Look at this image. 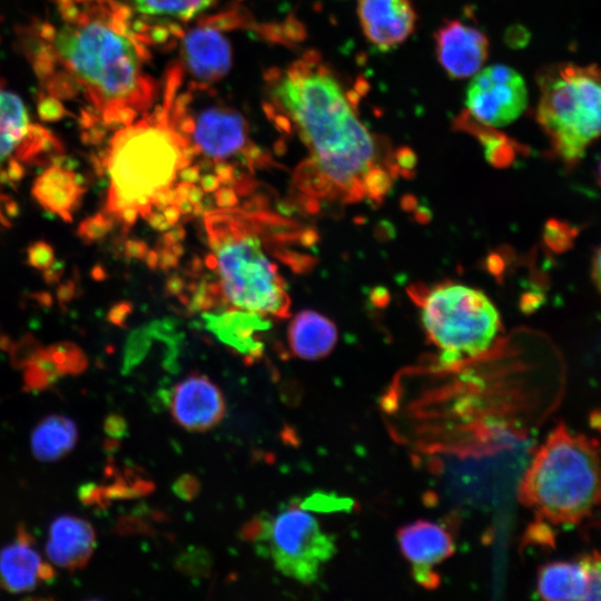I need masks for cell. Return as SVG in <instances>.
Wrapping results in <instances>:
<instances>
[{
    "mask_svg": "<svg viewBox=\"0 0 601 601\" xmlns=\"http://www.w3.org/2000/svg\"><path fill=\"white\" fill-rule=\"evenodd\" d=\"M200 180H201L200 184H201L203 189L207 191H215L217 190L219 186V180L217 179L216 176H213V175H207L203 177Z\"/></svg>",
    "mask_w": 601,
    "mask_h": 601,
    "instance_id": "83f0119b",
    "label": "cell"
},
{
    "mask_svg": "<svg viewBox=\"0 0 601 601\" xmlns=\"http://www.w3.org/2000/svg\"><path fill=\"white\" fill-rule=\"evenodd\" d=\"M24 365V384L30 390L49 386L62 374H75L83 370L85 357L72 345H56L35 354Z\"/></svg>",
    "mask_w": 601,
    "mask_h": 601,
    "instance_id": "cb8c5ba5",
    "label": "cell"
},
{
    "mask_svg": "<svg viewBox=\"0 0 601 601\" xmlns=\"http://www.w3.org/2000/svg\"><path fill=\"white\" fill-rule=\"evenodd\" d=\"M111 131L99 164L108 183L104 227L112 219L126 226L178 206L174 187L194 154L171 114V85L166 79L158 106Z\"/></svg>",
    "mask_w": 601,
    "mask_h": 601,
    "instance_id": "277c9868",
    "label": "cell"
},
{
    "mask_svg": "<svg viewBox=\"0 0 601 601\" xmlns=\"http://www.w3.org/2000/svg\"><path fill=\"white\" fill-rule=\"evenodd\" d=\"M217 204L220 208L234 207L237 203L236 194L233 189L223 188L216 194Z\"/></svg>",
    "mask_w": 601,
    "mask_h": 601,
    "instance_id": "484cf974",
    "label": "cell"
},
{
    "mask_svg": "<svg viewBox=\"0 0 601 601\" xmlns=\"http://www.w3.org/2000/svg\"><path fill=\"white\" fill-rule=\"evenodd\" d=\"M520 502L540 521L577 525L600 500V461L595 440L555 426L535 452L519 485Z\"/></svg>",
    "mask_w": 601,
    "mask_h": 601,
    "instance_id": "5b68a950",
    "label": "cell"
},
{
    "mask_svg": "<svg viewBox=\"0 0 601 601\" xmlns=\"http://www.w3.org/2000/svg\"><path fill=\"white\" fill-rule=\"evenodd\" d=\"M53 575V569L36 549L32 535L20 525L14 541L0 550V587L10 593L30 592Z\"/></svg>",
    "mask_w": 601,
    "mask_h": 601,
    "instance_id": "d6986e66",
    "label": "cell"
},
{
    "mask_svg": "<svg viewBox=\"0 0 601 601\" xmlns=\"http://www.w3.org/2000/svg\"><path fill=\"white\" fill-rule=\"evenodd\" d=\"M95 546L96 532L87 520L63 514L50 523L46 553L52 564L69 571L80 570L91 559Z\"/></svg>",
    "mask_w": 601,
    "mask_h": 601,
    "instance_id": "ffe728a7",
    "label": "cell"
},
{
    "mask_svg": "<svg viewBox=\"0 0 601 601\" xmlns=\"http://www.w3.org/2000/svg\"><path fill=\"white\" fill-rule=\"evenodd\" d=\"M19 39L38 81L40 116H75L93 142L157 100L149 47L118 0H49Z\"/></svg>",
    "mask_w": 601,
    "mask_h": 601,
    "instance_id": "6da1fadb",
    "label": "cell"
},
{
    "mask_svg": "<svg viewBox=\"0 0 601 601\" xmlns=\"http://www.w3.org/2000/svg\"><path fill=\"white\" fill-rule=\"evenodd\" d=\"M85 191L79 175L55 160L36 179L32 193L40 205L63 219H70Z\"/></svg>",
    "mask_w": 601,
    "mask_h": 601,
    "instance_id": "44dd1931",
    "label": "cell"
},
{
    "mask_svg": "<svg viewBox=\"0 0 601 601\" xmlns=\"http://www.w3.org/2000/svg\"><path fill=\"white\" fill-rule=\"evenodd\" d=\"M106 428L112 436H119L125 432L126 424L120 416L111 415L106 422Z\"/></svg>",
    "mask_w": 601,
    "mask_h": 601,
    "instance_id": "4316f807",
    "label": "cell"
},
{
    "mask_svg": "<svg viewBox=\"0 0 601 601\" xmlns=\"http://www.w3.org/2000/svg\"><path fill=\"white\" fill-rule=\"evenodd\" d=\"M183 68L198 88L224 78L231 67V47L223 31L213 23H201L184 35Z\"/></svg>",
    "mask_w": 601,
    "mask_h": 601,
    "instance_id": "e0dca14e",
    "label": "cell"
},
{
    "mask_svg": "<svg viewBox=\"0 0 601 601\" xmlns=\"http://www.w3.org/2000/svg\"><path fill=\"white\" fill-rule=\"evenodd\" d=\"M434 41L437 60L451 78H471L489 57L486 35L459 19L442 23L434 33Z\"/></svg>",
    "mask_w": 601,
    "mask_h": 601,
    "instance_id": "5bb4252c",
    "label": "cell"
},
{
    "mask_svg": "<svg viewBox=\"0 0 601 601\" xmlns=\"http://www.w3.org/2000/svg\"><path fill=\"white\" fill-rule=\"evenodd\" d=\"M199 490L198 482L191 476L180 477L174 485V491L184 500H191Z\"/></svg>",
    "mask_w": 601,
    "mask_h": 601,
    "instance_id": "d4e9b609",
    "label": "cell"
},
{
    "mask_svg": "<svg viewBox=\"0 0 601 601\" xmlns=\"http://www.w3.org/2000/svg\"><path fill=\"white\" fill-rule=\"evenodd\" d=\"M536 593L544 600H600V556L583 554L575 561H553L538 571Z\"/></svg>",
    "mask_w": 601,
    "mask_h": 601,
    "instance_id": "9a60e30c",
    "label": "cell"
},
{
    "mask_svg": "<svg viewBox=\"0 0 601 601\" xmlns=\"http://www.w3.org/2000/svg\"><path fill=\"white\" fill-rule=\"evenodd\" d=\"M244 534L256 543L260 554L270 558L283 575L303 584L314 583L336 551L333 536L300 505L252 521Z\"/></svg>",
    "mask_w": 601,
    "mask_h": 601,
    "instance_id": "ba28073f",
    "label": "cell"
},
{
    "mask_svg": "<svg viewBox=\"0 0 601 601\" xmlns=\"http://www.w3.org/2000/svg\"><path fill=\"white\" fill-rule=\"evenodd\" d=\"M174 421L191 432H205L218 425L225 416L224 395L209 378L191 374L177 383L169 398Z\"/></svg>",
    "mask_w": 601,
    "mask_h": 601,
    "instance_id": "2e32d148",
    "label": "cell"
},
{
    "mask_svg": "<svg viewBox=\"0 0 601 601\" xmlns=\"http://www.w3.org/2000/svg\"><path fill=\"white\" fill-rule=\"evenodd\" d=\"M536 120L568 165L584 157L600 135L601 87L597 65L562 62L540 70Z\"/></svg>",
    "mask_w": 601,
    "mask_h": 601,
    "instance_id": "8992f818",
    "label": "cell"
},
{
    "mask_svg": "<svg viewBox=\"0 0 601 601\" xmlns=\"http://www.w3.org/2000/svg\"><path fill=\"white\" fill-rule=\"evenodd\" d=\"M180 81L181 75L175 72L171 114L194 156L201 154L218 164L239 154L253 160L260 157L259 150L249 141L247 124L238 111L220 102L193 106L187 93L178 92Z\"/></svg>",
    "mask_w": 601,
    "mask_h": 601,
    "instance_id": "9c48e42d",
    "label": "cell"
},
{
    "mask_svg": "<svg viewBox=\"0 0 601 601\" xmlns=\"http://www.w3.org/2000/svg\"><path fill=\"white\" fill-rule=\"evenodd\" d=\"M135 33L148 46L180 33L183 24L205 12L216 0H118Z\"/></svg>",
    "mask_w": 601,
    "mask_h": 601,
    "instance_id": "4fadbf2b",
    "label": "cell"
},
{
    "mask_svg": "<svg viewBox=\"0 0 601 601\" xmlns=\"http://www.w3.org/2000/svg\"><path fill=\"white\" fill-rule=\"evenodd\" d=\"M421 311L425 333L441 352L440 361L445 366L483 356L501 329L492 300L464 284L434 286L422 297Z\"/></svg>",
    "mask_w": 601,
    "mask_h": 601,
    "instance_id": "52a82bcc",
    "label": "cell"
},
{
    "mask_svg": "<svg viewBox=\"0 0 601 601\" xmlns=\"http://www.w3.org/2000/svg\"><path fill=\"white\" fill-rule=\"evenodd\" d=\"M272 102L307 149L294 185L308 211L319 201H378L396 174L391 148L361 120L334 72L307 53L272 76Z\"/></svg>",
    "mask_w": 601,
    "mask_h": 601,
    "instance_id": "7a4b0ae2",
    "label": "cell"
},
{
    "mask_svg": "<svg viewBox=\"0 0 601 601\" xmlns=\"http://www.w3.org/2000/svg\"><path fill=\"white\" fill-rule=\"evenodd\" d=\"M357 16L364 36L381 51L406 41L417 22L411 0H358Z\"/></svg>",
    "mask_w": 601,
    "mask_h": 601,
    "instance_id": "ac0fdd59",
    "label": "cell"
},
{
    "mask_svg": "<svg viewBox=\"0 0 601 601\" xmlns=\"http://www.w3.org/2000/svg\"><path fill=\"white\" fill-rule=\"evenodd\" d=\"M337 342L335 324L326 316L312 309L296 314L288 328L290 351L305 361L327 356Z\"/></svg>",
    "mask_w": 601,
    "mask_h": 601,
    "instance_id": "7402d4cb",
    "label": "cell"
},
{
    "mask_svg": "<svg viewBox=\"0 0 601 601\" xmlns=\"http://www.w3.org/2000/svg\"><path fill=\"white\" fill-rule=\"evenodd\" d=\"M59 149L56 137L31 121L20 97L0 90V224L12 218L14 210L7 187L22 178L27 166L55 156Z\"/></svg>",
    "mask_w": 601,
    "mask_h": 601,
    "instance_id": "30bf717a",
    "label": "cell"
},
{
    "mask_svg": "<svg viewBox=\"0 0 601 601\" xmlns=\"http://www.w3.org/2000/svg\"><path fill=\"white\" fill-rule=\"evenodd\" d=\"M396 538L416 583L428 590L437 588L441 578L435 566L455 551L450 531L440 523L418 520L400 528Z\"/></svg>",
    "mask_w": 601,
    "mask_h": 601,
    "instance_id": "7c38bea8",
    "label": "cell"
},
{
    "mask_svg": "<svg viewBox=\"0 0 601 601\" xmlns=\"http://www.w3.org/2000/svg\"><path fill=\"white\" fill-rule=\"evenodd\" d=\"M210 253L207 266L217 273L215 294L230 308L288 317L290 298L280 265L300 273L314 256L298 248L316 243V233L296 221L260 210L219 208L205 215Z\"/></svg>",
    "mask_w": 601,
    "mask_h": 601,
    "instance_id": "3957f363",
    "label": "cell"
},
{
    "mask_svg": "<svg viewBox=\"0 0 601 601\" xmlns=\"http://www.w3.org/2000/svg\"><path fill=\"white\" fill-rule=\"evenodd\" d=\"M78 428L68 416L51 414L41 418L30 437L32 455L40 462H56L63 459L76 446Z\"/></svg>",
    "mask_w": 601,
    "mask_h": 601,
    "instance_id": "603a6c76",
    "label": "cell"
},
{
    "mask_svg": "<svg viewBox=\"0 0 601 601\" xmlns=\"http://www.w3.org/2000/svg\"><path fill=\"white\" fill-rule=\"evenodd\" d=\"M466 89V118L486 128L512 124L525 110L528 90L523 77L505 65L482 68Z\"/></svg>",
    "mask_w": 601,
    "mask_h": 601,
    "instance_id": "8fae6325",
    "label": "cell"
}]
</instances>
